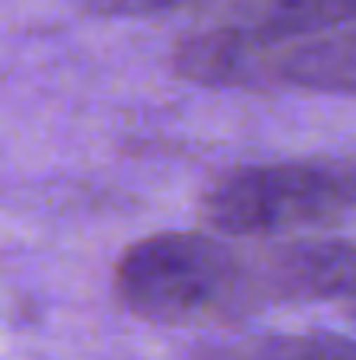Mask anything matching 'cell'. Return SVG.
<instances>
[{"label":"cell","mask_w":356,"mask_h":360,"mask_svg":"<svg viewBox=\"0 0 356 360\" xmlns=\"http://www.w3.org/2000/svg\"><path fill=\"white\" fill-rule=\"evenodd\" d=\"M112 287L122 308L147 322H228L286 301L356 297V245L224 238L206 228L161 231L119 255Z\"/></svg>","instance_id":"6da1fadb"},{"label":"cell","mask_w":356,"mask_h":360,"mask_svg":"<svg viewBox=\"0 0 356 360\" xmlns=\"http://www.w3.org/2000/svg\"><path fill=\"white\" fill-rule=\"evenodd\" d=\"M356 210V161L304 158L248 165L217 179L199 200V221L224 238H290Z\"/></svg>","instance_id":"7a4b0ae2"},{"label":"cell","mask_w":356,"mask_h":360,"mask_svg":"<svg viewBox=\"0 0 356 360\" xmlns=\"http://www.w3.org/2000/svg\"><path fill=\"white\" fill-rule=\"evenodd\" d=\"M88 14H105V18H150L161 11L185 7L192 0H74Z\"/></svg>","instance_id":"3957f363"}]
</instances>
